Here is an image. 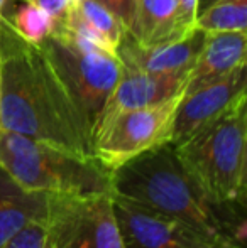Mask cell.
Here are the masks:
<instances>
[{"label": "cell", "instance_id": "cell-7", "mask_svg": "<svg viewBox=\"0 0 247 248\" xmlns=\"http://www.w3.org/2000/svg\"><path fill=\"white\" fill-rule=\"evenodd\" d=\"M44 226L51 248H125L112 194H48Z\"/></svg>", "mask_w": 247, "mask_h": 248}, {"label": "cell", "instance_id": "cell-15", "mask_svg": "<svg viewBox=\"0 0 247 248\" xmlns=\"http://www.w3.org/2000/svg\"><path fill=\"white\" fill-rule=\"evenodd\" d=\"M127 34L142 46L181 39L178 34L176 0H132Z\"/></svg>", "mask_w": 247, "mask_h": 248}, {"label": "cell", "instance_id": "cell-16", "mask_svg": "<svg viewBox=\"0 0 247 248\" xmlns=\"http://www.w3.org/2000/svg\"><path fill=\"white\" fill-rule=\"evenodd\" d=\"M197 27L205 32L247 31V0H212L198 12Z\"/></svg>", "mask_w": 247, "mask_h": 248}, {"label": "cell", "instance_id": "cell-21", "mask_svg": "<svg viewBox=\"0 0 247 248\" xmlns=\"http://www.w3.org/2000/svg\"><path fill=\"white\" fill-rule=\"evenodd\" d=\"M100 3L110 9L115 17L124 24L125 31H127L129 20H131V9H132V0H99Z\"/></svg>", "mask_w": 247, "mask_h": 248}, {"label": "cell", "instance_id": "cell-4", "mask_svg": "<svg viewBox=\"0 0 247 248\" xmlns=\"http://www.w3.org/2000/svg\"><path fill=\"white\" fill-rule=\"evenodd\" d=\"M0 166L26 189L44 194H112V172L93 157L0 130Z\"/></svg>", "mask_w": 247, "mask_h": 248}, {"label": "cell", "instance_id": "cell-5", "mask_svg": "<svg viewBox=\"0 0 247 248\" xmlns=\"http://www.w3.org/2000/svg\"><path fill=\"white\" fill-rule=\"evenodd\" d=\"M39 46L93 135L97 120L120 76L122 62L114 52L97 46L60 20H54L53 32Z\"/></svg>", "mask_w": 247, "mask_h": 248}, {"label": "cell", "instance_id": "cell-6", "mask_svg": "<svg viewBox=\"0 0 247 248\" xmlns=\"http://www.w3.org/2000/svg\"><path fill=\"white\" fill-rule=\"evenodd\" d=\"M181 95L151 107L119 111L100 122L93 130V159L112 172L149 150L171 144L173 124Z\"/></svg>", "mask_w": 247, "mask_h": 248}, {"label": "cell", "instance_id": "cell-18", "mask_svg": "<svg viewBox=\"0 0 247 248\" xmlns=\"http://www.w3.org/2000/svg\"><path fill=\"white\" fill-rule=\"evenodd\" d=\"M2 248H51L44 221L27 225L17 235H14Z\"/></svg>", "mask_w": 247, "mask_h": 248}, {"label": "cell", "instance_id": "cell-10", "mask_svg": "<svg viewBox=\"0 0 247 248\" xmlns=\"http://www.w3.org/2000/svg\"><path fill=\"white\" fill-rule=\"evenodd\" d=\"M207 39V32L195 27L190 34L169 43L142 46L125 31L122 41L115 49V56L124 68L154 75H188Z\"/></svg>", "mask_w": 247, "mask_h": 248}, {"label": "cell", "instance_id": "cell-9", "mask_svg": "<svg viewBox=\"0 0 247 248\" xmlns=\"http://www.w3.org/2000/svg\"><path fill=\"white\" fill-rule=\"evenodd\" d=\"M242 96H247L246 66H241L229 75L205 83L198 88L185 90L176 108L171 144H181L208 122L220 117Z\"/></svg>", "mask_w": 247, "mask_h": 248}, {"label": "cell", "instance_id": "cell-3", "mask_svg": "<svg viewBox=\"0 0 247 248\" xmlns=\"http://www.w3.org/2000/svg\"><path fill=\"white\" fill-rule=\"evenodd\" d=\"M175 150L212 201L247 208V96L175 145Z\"/></svg>", "mask_w": 247, "mask_h": 248}, {"label": "cell", "instance_id": "cell-13", "mask_svg": "<svg viewBox=\"0 0 247 248\" xmlns=\"http://www.w3.org/2000/svg\"><path fill=\"white\" fill-rule=\"evenodd\" d=\"M48 215V194L20 186L0 166V248L14 235Z\"/></svg>", "mask_w": 247, "mask_h": 248}, {"label": "cell", "instance_id": "cell-2", "mask_svg": "<svg viewBox=\"0 0 247 248\" xmlns=\"http://www.w3.org/2000/svg\"><path fill=\"white\" fill-rule=\"evenodd\" d=\"M112 193L185 221L215 242L246 248L247 208L212 201L181 166L173 144L149 150L112 170Z\"/></svg>", "mask_w": 247, "mask_h": 248}, {"label": "cell", "instance_id": "cell-19", "mask_svg": "<svg viewBox=\"0 0 247 248\" xmlns=\"http://www.w3.org/2000/svg\"><path fill=\"white\" fill-rule=\"evenodd\" d=\"M198 10H200V0H176V19H178L180 37H185L197 27Z\"/></svg>", "mask_w": 247, "mask_h": 248}, {"label": "cell", "instance_id": "cell-12", "mask_svg": "<svg viewBox=\"0 0 247 248\" xmlns=\"http://www.w3.org/2000/svg\"><path fill=\"white\" fill-rule=\"evenodd\" d=\"M247 31L207 32V39L188 73L186 88L193 90L246 66Z\"/></svg>", "mask_w": 247, "mask_h": 248}, {"label": "cell", "instance_id": "cell-14", "mask_svg": "<svg viewBox=\"0 0 247 248\" xmlns=\"http://www.w3.org/2000/svg\"><path fill=\"white\" fill-rule=\"evenodd\" d=\"M60 22L114 54L125 34L124 24L99 0H75Z\"/></svg>", "mask_w": 247, "mask_h": 248}, {"label": "cell", "instance_id": "cell-20", "mask_svg": "<svg viewBox=\"0 0 247 248\" xmlns=\"http://www.w3.org/2000/svg\"><path fill=\"white\" fill-rule=\"evenodd\" d=\"M27 2H33L34 5H37L44 12L49 14L54 20H60L68 14L75 0H27Z\"/></svg>", "mask_w": 247, "mask_h": 248}, {"label": "cell", "instance_id": "cell-8", "mask_svg": "<svg viewBox=\"0 0 247 248\" xmlns=\"http://www.w3.org/2000/svg\"><path fill=\"white\" fill-rule=\"evenodd\" d=\"M112 202L125 248H232L119 194L112 193Z\"/></svg>", "mask_w": 247, "mask_h": 248}, {"label": "cell", "instance_id": "cell-17", "mask_svg": "<svg viewBox=\"0 0 247 248\" xmlns=\"http://www.w3.org/2000/svg\"><path fill=\"white\" fill-rule=\"evenodd\" d=\"M9 20L17 34L24 41L39 46L54 29V19L43 9L34 5L33 2L22 3L19 7H14L9 17H3Z\"/></svg>", "mask_w": 247, "mask_h": 248}, {"label": "cell", "instance_id": "cell-22", "mask_svg": "<svg viewBox=\"0 0 247 248\" xmlns=\"http://www.w3.org/2000/svg\"><path fill=\"white\" fill-rule=\"evenodd\" d=\"M12 9L14 7L10 3V0H0V17H9Z\"/></svg>", "mask_w": 247, "mask_h": 248}, {"label": "cell", "instance_id": "cell-1", "mask_svg": "<svg viewBox=\"0 0 247 248\" xmlns=\"http://www.w3.org/2000/svg\"><path fill=\"white\" fill-rule=\"evenodd\" d=\"M0 130L82 157L92 155V127L68 95L43 47L0 17Z\"/></svg>", "mask_w": 247, "mask_h": 248}, {"label": "cell", "instance_id": "cell-11", "mask_svg": "<svg viewBox=\"0 0 247 248\" xmlns=\"http://www.w3.org/2000/svg\"><path fill=\"white\" fill-rule=\"evenodd\" d=\"M188 75L173 73V75H154V73L139 71V69L124 68L120 76L97 120H107L112 115L132 108H142L158 105L163 101L178 96L185 92ZM95 130V128H93Z\"/></svg>", "mask_w": 247, "mask_h": 248}]
</instances>
